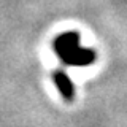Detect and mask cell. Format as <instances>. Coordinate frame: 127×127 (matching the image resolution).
<instances>
[{
	"instance_id": "cell-1",
	"label": "cell",
	"mask_w": 127,
	"mask_h": 127,
	"mask_svg": "<svg viewBox=\"0 0 127 127\" xmlns=\"http://www.w3.org/2000/svg\"><path fill=\"white\" fill-rule=\"evenodd\" d=\"M53 46L61 62L65 64L67 59L73 54V51L79 48V33L78 32H65V33L57 35Z\"/></svg>"
},
{
	"instance_id": "cell-3",
	"label": "cell",
	"mask_w": 127,
	"mask_h": 127,
	"mask_svg": "<svg viewBox=\"0 0 127 127\" xmlns=\"http://www.w3.org/2000/svg\"><path fill=\"white\" fill-rule=\"evenodd\" d=\"M53 79L57 86L59 92L67 102H71L75 98V86L71 83V79L68 78V75L65 73L64 70H56L53 73Z\"/></svg>"
},
{
	"instance_id": "cell-2",
	"label": "cell",
	"mask_w": 127,
	"mask_h": 127,
	"mask_svg": "<svg viewBox=\"0 0 127 127\" xmlns=\"http://www.w3.org/2000/svg\"><path fill=\"white\" fill-rule=\"evenodd\" d=\"M97 59V53L92 49V48H83L79 46L73 51V54L67 59L65 65H70V67H87L91 64L95 62Z\"/></svg>"
}]
</instances>
